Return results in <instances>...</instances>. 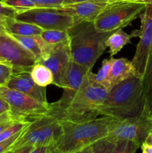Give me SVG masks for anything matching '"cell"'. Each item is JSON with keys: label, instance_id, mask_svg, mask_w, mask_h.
Instances as JSON below:
<instances>
[{"label": "cell", "instance_id": "obj_28", "mask_svg": "<svg viewBox=\"0 0 152 153\" xmlns=\"http://www.w3.org/2000/svg\"><path fill=\"white\" fill-rule=\"evenodd\" d=\"M16 122H20V121H16L10 111L5 112L0 115V134Z\"/></svg>", "mask_w": 152, "mask_h": 153}, {"label": "cell", "instance_id": "obj_32", "mask_svg": "<svg viewBox=\"0 0 152 153\" xmlns=\"http://www.w3.org/2000/svg\"><path fill=\"white\" fill-rule=\"evenodd\" d=\"M36 147L33 146H25L15 149H10L5 153H31Z\"/></svg>", "mask_w": 152, "mask_h": 153}, {"label": "cell", "instance_id": "obj_37", "mask_svg": "<svg viewBox=\"0 0 152 153\" xmlns=\"http://www.w3.org/2000/svg\"><path fill=\"white\" fill-rule=\"evenodd\" d=\"M75 153H93V152H92V146H88V147L84 148V149H83L82 150H80L78 151V152H75Z\"/></svg>", "mask_w": 152, "mask_h": 153}, {"label": "cell", "instance_id": "obj_15", "mask_svg": "<svg viewBox=\"0 0 152 153\" xmlns=\"http://www.w3.org/2000/svg\"><path fill=\"white\" fill-rule=\"evenodd\" d=\"M108 4L109 2L104 1H86L66 4L60 8L71 15L75 22L80 21L94 22Z\"/></svg>", "mask_w": 152, "mask_h": 153}, {"label": "cell", "instance_id": "obj_40", "mask_svg": "<svg viewBox=\"0 0 152 153\" xmlns=\"http://www.w3.org/2000/svg\"><path fill=\"white\" fill-rule=\"evenodd\" d=\"M7 18H0V29L1 28H4V23Z\"/></svg>", "mask_w": 152, "mask_h": 153}, {"label": "cell", "instance_id": "obj_19", "mask_svg": "<svg viewBox=\"0 0 152 153\" xmlns=\"http://www.w3.org/2000/svg\"><path fill=\"white\" fill-rule=\"evenodd\" d=\"M142 82L145 97L144 111L152 117V50L146 63Z\"/></svg>", "mask_w": 152, "mask_h": 153}, {"label": "cell", "instance_id": "obj_18", "mask_svg": "<svg viewBox=\"0 0 152 153\" xmlns=\"http://www.w3.org/2000/svg\"><path fill=\"white\" fill-rule=\"evenodd\" d=\"M4 28L9 34L20 36L40 35L43 31L41 28L34 24L17 20L14 18H7Z\"/></svg>", "mask_w": 152, "mask_h": 153}, {"label": "cell", "instance_id": "obj_2", "mask_svg": "<svg viewBox=\"0 0 152 153\" xmlns=\"http://www.w3.org/2000/svg\"><path fill=\"white\" fill-rule=\"evenodd\" d=\"M113 118L103 116L84 123L60 121L62 134L56 143L49 146V153H75L107 137Z\"/></svg>", "mask_w": 152, "mask_h": 153}, {"label": "cell", "instance_id": "obj_27", "mask_svg": "<svg viewBox=\"0 0 152 153\" xmlns=\"http://www.w3.org/2000/svg\"><path fill=\"white\" fill-rule=\"evenodd\" d=\"M37 7H60L71 4L69 0H29Z\"/></svg>", "mask_w": 152, "mask_h": 153}, {"label": "cell", "instance_id": "obj_12", "mask_svg": "<svg viewBox=\"0 0 152 153\" xmlns=\"http://www.w3.org/2000/svg\"><path fill=\"white\" fill-rule=\"evenodd\" d=\"M71 62L69 40L49 46L37 63L42 64L49 69L53 75L54 84L63 88L66 85L69 66Z\"/></svg>", "mask_w": 152, "mask_h": 153}, {"label": "cell", "instance_id": "obj_5", "mask_svg": "<svg viewBox=\"0 0 152 153\" xmlns=\"http://www.w3.org/2000/svg\"><path fill=\"white\" fill-rule=\"evenodd\" d=\"M61 134L62 126L60 121L46 115L26 127L9 150L25 146H52Z\"/></svg>", "mask_w": 152, "mask_h": 153}, {"label": "cell", "instance_id": "obj_35", "mask_svg": "<svg viewBox=\"0 0 152 153\" xmlns=\"http://www.w3.org/2000/svg\"><path fill=\"white\" fill-rule=\"evenodd\" d=\"M140 148L142 149V153H152V144L151 143L144 142L142 143Z\"/></svg>", "mask_w": 152, "mask_h": 153}, {"label": "cell", "instance_id": "obj_14", "mask_svg": "<svg viewBox=\"0 0 152 153\" xmlns=\"http://www.w3.org/2000/svg\"><path fill=\"white\" fill-rule=\"evenodd\" d=\"M7 87L19 91L44 105H49L46 89L37 85L31 78L30 72H17L10 77Z\"/></svg>", "mask_w": 152, "mask_h": 153}, {"label": "cell", "instance_id": "obj_16", "mask_svg": "<svg viewBox=\"0 0 152 153\" xmlns=\"http://www.w3.org/2000/svg\"><path fill=\"white\" fill-rule=\"evenodd\" d=\"M134 76H137L132 61L125 58H118L113 61L109 76L110 91L116 85Z\"/></svg>", "mask_w": 152, "mask_h": 153}, {"label": "cell", "instance_id": "obj_3", "mask_svg": "<svg viewBox=\"0 0 152 153\" xmlns=\"http://www.w3.org/2000/svg\"><path fill=\"white\" fill-rule=\"evenodd\" d=\"M116 31H99L93 22H77L68 31L71 61L92 70L107 49L106 40Z\"/></svg>", "mask_w": 152, "mask_h": 153}, {"label": "cell", "instance_id": "obj_26", "mask_svg": "<svg viewBox=\"0 0 152 153\" xmlns=\"http://www.w3.org/2000/svg\"><path fill=\"white\" fill-rule=\"evenodd\" d=\"M1 1L5 5L14 9L16 13L37 7L35 4L29 0H1Z\"/></svg>", "mask_w": 152, "mask_h": 153}, {"label": "cell", "instance_id": "obj_23", "mask_svg": "<svg viewBox=\"0 0 152 153\" xmlns=\"http://www.w3.org/2000/svg\"><path fill=\"white\" fill-rule=\"evenodd\" d=\"M40 36L49 46L58 44L69 40L68 31L62 30H43Z\"/></svg>", "mask_w": 152, "mask_h": 153}, {"label": "cell", "instance_id": "obj_17", "mask_svg": "<svg viewBox=\"0 0 152 153\" xmlns=\"http://www.w3.org/2000/svg\"><path fill=\"white\" fill-rule=\"evenodd\" d=\"M25 49L29 51L37 61L41 58L43 54L49 49V45L46 43L41 36H20L11 34Z\"/></svg>", "mask_w": 152, "mask_h": 153}, {"label": "cell", "instance_id": "obj_8", "mask_svg": "<svg viewBox=\"0 0 152 153\" xmlns=\"http://www.w3.org/2000/svg\"><path fill=\"white\" fill-rule=\"evenodd\" d=\"M15 19L34 24L43 30L69 31L75 23L74 18L60 7H34L17 13Z\"/></svg>", "mask_w": 152, "mask_h": 153}, {"label": "cell", "instance_id": "obj_25", "mask_svg": "<svg viewBox=\"0 0 152 153\" xmlns=\"http://www.w3.org/2000/svg\"><path fill=\"white\" fill-rule=\"evenodd\" d=\"M116 144V140L104 137L91 145L93 153H111Z\"/></svg>", "mask_w": 152, "mask_h": 153}, {"label": "cell", "instance_id": "obj_36", "mask_svg": "<svg viewBox=\"0 0 152 153\" xmlns=\"http://www.w3.org/2000/svg\"><path fill=\"white\" fill-rule=\"evenodd\" d=\"M31 153H49V146H38L36 147Z\"/></svg>", "mask_w": 152, "mask_h": 153}, {"label": "cell", "instance_id": "obj_11", "mask_svg": "<svg viewBox=\"0 0 152 153\" xmlns=\"http://www.w3.org/2000/svg\"><path fill=\"white\" fill-rule=\"evenodd\" d=\"M139 17L141 19L140 29L131 33L134 37H139L135 55L131 61L137 76L142 78L148 58L152 50V4H146Z\"/></svg>", "mask_w": 152, "mask_h": 153}, {"label": "cell", "instance_id": "obj_24", "mask_svg": "<svg viewBox=\"0 0 152 153\" xmlns=\"http://www.w3.org/2000/svg\"><path fill=\"white\" fill-rule=\"evenodd\" d=\"M137 143L128 140H117L111 153H136L139 148Z\"/></svg>", "mask_w": 152, "mask_h": 153}, {"label": "cell", "instance_id": "obj_30", "mask_svg": "<svg viewBox=\"0 0 152 153\" xmlns=\"http://www.w3.org/2000/svg\"><path fill=\"white\" fill-rule=\"evenodd\" d=\"M24 129H25V128H24ZM23 130H22V131H20L19 132H18L17 134H14V135L12 136L10 138L4 140V141L0 142V153L7 152V151L10 149V147L13 146V144L15 143V141L19 138V137L21 135V134H22Z\"/></svg>", "mask_w": 152, "mask_h": 153}, {"label": "cell", "instance_id": "obj_33", "mask_svg": "<svg viewBox=\"0 0 152 153\" xmlns=\"http://www.w3.org/2000/svg\"><path fill=\"white\" fill-rule=\"evenodd\" d=\"M10 107L8 103L4 100L1 97H0V115L5 112L10 111Z\"/></svg>", "mask_w": 152, "mask_h": 153}, {"label": "cell", "instance_id": "obj_38", "mask_svg": "<svg viewBox=\"0 0 152 153\" xmlns=\"http://www.w3.org/2000/svg\"><path fill=\"white\" fill-rule=\"evenodd\" d=\"M70 3H77V2H81V1H107V0H69ZM108 2V1H107Z\"/></svg>", "mask_w": 152, "mask_h": 153}, {"label": "cell", "instance_id": "obj_9", "mask_svg": "<svg viewBox=\"0 0 152 153\" xmlns=\"http://www.w3.org/2000/svg\"><path fill=\"white\" fill-rule=\"evenodd\" d=\"M37 63L34 55L25 49L5 28L0 29V64L17 72H31Z\"/></svg>", "mask_w": 152, "mask_h": 153}, {"label": "cell", "instance_id": "obj_21", "mask_svg": "<svg viewBox=\"0 0 152 153\" xmlns=\"http://www.w3.org/2000/svg\"><path fill=\"white\" fill-rule=\"evenodd\" d=\"M31 78L37 85L46 88L54 84V78L52 72L48 67L42 64L36 63L30 72Z\"/></svg>", "mask_w": 152, "mask_h": 153}, {"label": "cell", "instance_id": "obj_31", "mask_svg": "<svg viewBox=\"0 0 152 153\" xmlns=\"http://www.w3.org/2000/svg\"><path fill=\"white\" fill-rule=\"evenodd\" d=\"M16 11L12 7H8L0 1V18H14L16 17Z\"/></svg>", "mask_w": 152, "mask_h": 153}, {"label": "cell", "instance_id": "obj_4", "mask_svg": "<svg viewBox=\"0 0 152 153\" xmlns=\"http://www.w3.org/2000/svg\"><path fill=\"white\" fill-rule=\"evenodd\" d=\"M88 73L85 82L68 106L55 119L65 122L84 123L100 116L98 108L103 104L109 91L91 79Z\"/></svg>", "mask_w": 152, "mask_h": 153}, {"label": "cell", "instance_id": "obj_13", "mask_svg": "<svg viewBox=\"0 0 152 153\" xmlns=\"http://www.w3.org/2000/svg\"><path fill=\"white\" fill-rule=\"evenodd\" d=\"M91 70L71 61L66 75L63 93L59 100L49 104L47 116L55 118L69 105L85 82L88 73Z\"/></svg>", "mask_w": 152, "mask_h": 153}, {"label": "cell", "instance_id": "obj_10", "mask_svg": "<svg viewBox=\"0 0 152 153\" xmlns=\"http://www.w3.org/2000/svg\"><path fill=\"white\" fill-rule=\"evenodd\" d=\"M151 128L152 117L143 111L139 116L124 120L113 119L107 137L114 140H131L140 146Z\"/></svg>", "mask_w": 152, "mask_h": 153}, {"label": "cell", "instance_id": "obj_7", "mask_svg": "<svg viewBox=\"0 0 152 153\" xmlns=\"http://www.w3.org/2000/svg\"><path fill=\"white\" fill-rule=\"evenodd\" d=\"M0 97L8 103L10 114L16 121L32 123L47 115L49 111V105L39 102L28 96L7 86L0 87Z\"/></svg>", "mask_w": 152, "mask_h": 153}, {"label": "cell", "instance_id": "obj_34", "mask_svg": "<svg viewBox=\"0 0 152 153\" xmlns=\"http://www.w3.org/2000/svg\"><path fill=\"white\" fill-rule=\"evenodd\" d=\"M109 3L114 2H138L144 4H152V0H107Z\"/></svg>", "mask_w": 152, "mask_h": 153}, {"label": "cell", "instance_id": "obj_29", "mask_svg": "<svg viewBox=\"0 0 152 153\" xmlns=\"http://www.w3.org/2000/svg\"><path fill=\"white\" fill-rule=\"evenodd\" d=\"M13 73L14 71L11 67L0 64V87L7 86L10 77Z\"/></svg>", "mask_w": 152, "mask_h": 153}, {"label": "cell", "instance_id": "obj_6", "mask_svg": "<svg viewBox=\"0 0 152 153\" xmlns=\"http://www.w3.org/2000/svg\"><path fill=\"white\" fill-rule=\"evenodd\" d=\"M146 4L138 2H114L108 5L93 22L99 31L122 29L140 16Z\"/></svg>", "mask_w": 152, "mask_h": 153}, {"label": "cell", "instance_id": "obj_22", "mask_svg": "<svg viewBox=\"0 0 152 153\" xmlns=\"http://www.w3.org/2000/svg\"><path fill=\"white\" fill-rule=\"evenodd\" d=\"M114 58H110L109 59H104L102 61L101 68L98 70L97 74H94L92 72L90 73V77L93 82H96L98 85L104 87L106 90L110 91L109 86V76H110V70H111L112 64H113Z\"/></svg>", "mask_w": 152, "mask_h": 153}, {"label": "cell", "instance_id": "obj_39", "mask_svg": "<svg viewBox=\"0 0 152 153\" xmlns=\"http://www.w3.org/2000/svg\"><path fill=\"white\" fill-rule=\"evenodd\" d=\"M145 142L152 144V128H151V130L150 132H149L147 138H146L145 141Z\"/></svg>", "mask_w": 152, "mask_h": 153}, {"label": "cell", "instance_id": "obj_1", "mask_svg": "<svg viewBox=\"0 0 152 153\" xmlns=\"http://www.w3.org/2000/svg\"><path fill=\"white\" fill-rule=\"evenodd\" d=\"M145 109L142 78L134 76L112 88L98 108L99 114L118 120L139 116Z\"/></svg>", "mask_w": 152, "mask_h": 153}, {"label": "cell", "instance_id": "obj_20", "mask_svg": "<svg viewBox=\"0 0 152 153\" xmlns=\"http://www.w3.org/2000/svg\"><path fill=\"white\" fill-rule=\"evenodd\" d=\"M134 37L132 34H128L122 29H119L112 34L106 40V46L109 48L110 56L118 54V52L125 46L131 43Z\"/></svg>", "mask_w": 152, "mask_h": 153}]
</instances>
